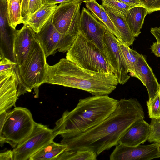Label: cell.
I'll return each instance as SVG.
<instances>
[{
  "label": "cell",
  "instance_id": "4fadbf2b",
  "mask_svg": "<svg viewBox=\"0 0 160 160\" xmlns=\"http://www.w3.org/2000/svg\"><path fill=\"white\" fill-rule=\"evenodd\" d=\"M13 54L16 67L26 59L37 36L34 31L26 24L20 29L13 30Z\"/></svg>",
  "mask_w": 160,
  "mask_h": 160
},
{
  "label": "cell",
  "instance_id": "cb8c5ba5",
  "mask_svg": "<svg viewBox=\"0 0 160 160\" xmlns=\"http://www.w3.org/2000/svg\"><path fill=\"white\" fill-rule=\"evenodd\" d=\"M102 5L106 6L117 14L125 17L129 10L133 7L115 0H101Z\"/></svg>",
  "mask_w": 160,
  "mask_h": 160
},
{
  "label": "cell",
  "instance_id": "4dcf8cb0",
  "mask_svg": "<svg viewBox=\"0 0 160 160\" xmlns=\"http://www.w3.org/2000/svg\"><path fill=\"white\" fill-rule=\"evenodd\" d=\"M43 5V0H29L28 17Z\"/></svg>",
  "mask_w": 160,
  "mask_h": 160
},
{
  "label": "cell",
  "instance_id": "f35d334b",
  "mask_svg": "<svg viewBox=\"0 0 160 160\" xmlns=\"http://www.w3.org/2000/svg\"><path fill=\"white\" fill-rule=\"evenodd\" d=\"M159 93L160 96V87H159Z\"/></svg>",
  "mask_w": 160,
  "mask_h": 160
},
{
  "label": "cell",
  "instance_id": "8fae6325",
  "mask_svg": "<svg viewBox=\"0 0 160 160\" xmlns=\"http://www.w3.org/2000/svg\"><path fill=\"white\" fill-rule=\"evenodd\" d=\"M80 24L81 30L95 43L110 63L109 55L104 42L107 29L106 27L84 7L81 13Z\"/></svg>",
  "mask_w": 160,
  "mask_h": 160
},
{
  "label": "cell",
  "instance_id": "7402d4cb",
  "mask_svg": "<svg viewBox=\"0 0 160 160\" xmlns=\"http://www.w3.org/2000/svg\"><path fill=\"white\" fill-rule=\"evenodd\" d=\"M98 155L90 150H65L56 160H96Z\"/></svg>",
  "mask_w": 160,
  "mask_h": 160
},
{
  "label": "cell",
  "instance_id": "ffe728a7",
  "mask_svg": "<svg viewBox=\"0 0 160 160\" xmlns=\"http://www.w3.org/2000/svg\"><path fill=\"white\" fill-rule=\"evenodd\" d=\"M67 148L66 145L52 141L32 155L29 160H56Z\"/></svg>",
  "mask_w": 160,
  "mask_h": 160
},
{
  "label": "cell",
  "instance_id": "83f0119b",
  "mask_svg": "<svg viewBox=\"0 0 160 160\" xmlns=\"http://www.w3.org/2000/svg\"><path fill=\"white\" fill-rule=\"evenodd\" d=\"M83 2L85 3L87 9L88 10L95 18L102 22L101 17V9L100 4L96 0H84Z\"/></svg>",
  "mask_w": 160,
  "mask_h": 160
},
{
  "label": "cell",
  "instance_id": "44dd1931",
  "mask_svg": "<svg viewBox=\"0 0 160 160\" xmlns=\"http://www.w3.org/2000/svg\"><path fill=\"white\" fill-rule=\"evenodd\" d=\"M7 13L8 25L11 29L15 30L18 25L24 24L25 21L22 14L20 0L7 1Z\"/></svg>",
  "mask_w": 160,
  "mask_h": 160
},
{
  "label": "cell",
  "instance_id": "ba28073f",
  "mask_svg": "<svg viewBox=\"0 0 160 160\" xmlns=\"http://www.w3.org/2000/svg\"><path fill=\"white\" fill-rule=\"evenodd\" d=\"M56 136L52 129L36 122L31 133L14 148V160H29L42 147L53 141Z\"/></svg>",
  "mask_w": 160,
  "mask_h": 160
},
{
  "label": "cell",
  "instance_id": "3957f363",
  "mask_svg": "<svg viewBox=\"0 0 160 160\" xmlns=\"http://www.w3.org/2000/svg\"><path fill=\"white\" fill-rule=\"evenodd\" d=\"M118 101L108 95L79 99L73 109L66 110L57 121L52 129L54 135H72L85 131L109 117L116 109Z\"/></svg>",
  "mask_w": 160,
  "mask_h": 160
},
{
  "label": "cell",
  "instance_id": "7a4b0ae2",
  "mask_svg": "<svg viewBox=\"0 0 160 160\" xmlns=\"http://www.w3.org/2000/svg\"><path fill=\"white\" fill-rule=\"evenodd\" d=\"M45 83L84 90L92 96L108 95L118 84L113 73L85 69L66 58L52 66L47 63Z\"/></svg>",
  "mask_w": 160,
  "mask_h": 160
},
{
  "label": "cell",
  "instance_id": "8992f818",
  "mask_svg": "<svg viewBox=\"0 0 160 160\" xmlns=\"http://www.w3.org/2000/svg\"><path fill=\"white\" fill-rule=\"evenodd\" d=\"M36 122L30 111L26 108L15 107L7 112L3 125L0 129V143H5L14 148L32 132Z\"/></svg>",
  "mask_w": 160,
  "mask_h": 160
},
{
  "label": "cell",
  "instance_id": "d6986e66",
  "mask_svg": "<svg viewBox=\"0 0 160 160\" xmlns=\"http://www.w3.org/2000/svg\"><path fill=\"white\" fill-rule=\"evenodd\" d=\"M103 6L120 32L123 43L128 47L132 45L135 37L130 30L126 22L125 17L117 14L106 6Z\"/></svg>",
  "mask_w": 160,
  "mask_h": 160
},
{
  "label": "cell",
  "instance_id": "52a82bcc",
  "mask_svg": "<svg viewBox=\"0 0 160 160\" xmlns=\"http://www.w3.org/2000/svg\"><path fill=\"white\" fill-rule=\"evenodd\" d=\"M83 0H73L58 5L52 17V23L60 33L78 34L81 30L80 8Z\"/></svg>",
  "mask_w": 160,
  "mask_h": 160
},
{
  "label": "cell",
  "instance_id": "9c48e42d",
  "mask_svg": "<svg viewBox=\"0 0 160 160\" xmlns=\"http://www.w3.org/2000/svg\"><path fill=\"white\" fill-rule=\"evenodd\" d=\"M78 35H68L59 32L52 23V17L39 32L36 33L46 58L54 55L57 51L67 52Z\"/></svg>",
  "mask_w": 160,
  "mask_h": 160
},
{
  "label": "cell",
  "instance_id": "74e56055",
  "mask_svg": "<svg viewBox=\"0 0 160 160\" xmlns=\"http://www.w3.org/2000/svg\"><path fill=\"white\" fill-rule=\"evenodd\" d=\"M159 143V147L158 148L159 149V157L160 158V142Z\"/></svg>",
  "mask_w": 160,
  "mask_h": 160
},
{
  "label": "cell",
  "instance_id": "60d3db41",
  "mask_svg": "<svg viewBox=\"0 0 160 160\" xmlns=\"http://www.w3.org/2000/svg\"><path fill=\"white\" fill-rule=\"evenodd\" d=\"M115 0V1H118V0Z\"/></svg>",
  "mask_w": 160,
  "mask_h": 160
},
{
  "label": "cell",
  "instance_id": "d590c367",
  "mask_svg": "<svg viewBox=\"0 0 160 160\" xmlns=\"http://www.w3.org/2000/svg\"><path fill=\"white\" fill-rule=\"evenodd\" d=\"M73 0H43V4L57 5L58 3L70 2Z\"/></svg>",
  "mask_w": 160,
  "mask_h": 160
},
{
  "label": "cell",
  "instance_id": "2e32d148",
  "mask_svg": "<svg viewBox=\"0 0 160 160\" xmlns=\"http://www.w3.org/2000/svg\"><path fill=\"white\" fill-rule=\"evenodd\" d=\"M150 132V126L144 119L135 122L120 138L119 144L135 147L143 144L148 140Z\"/></svg>",
  "mask_w": 160,
  "mask_h": 160
},
{
  "label": "cell",
  "instance_id": "d6a6232c",
  "mask_svg": "<svg viewBox=\"0 0 160 160\" xmlns=\"http://www.w3.org/2000/svg\"><path fill=\"white\" fill-rule=\"evenodd\" d=\"M0 160H14L13 150H8L1 152Z\"/></svg>",
  "mask_w": 160,
  "mask_h": 160
},
{
  "label": "cell",
  "instance_id": "d4e9b609",
  "mask_svg": "<svg viewBox=\"0 0 160 160\" xmlns=\"http://www.w3.org/2000/svg\"><path fill=\"white\" fill-rule=\"evenodd\" d=\"M100 6L101 9V15L102 23L109 32L116 37L118 40L122 43L120 32L109 17L104 8L102 5H100Z\"/></svg>",
  "mask_w": 160,
  "mask_h": 160
},
{
  "label": "cell",
  "instance_id": "603a6c76",
  "mask_svg": "<svg viewBox=\"0 0 160 160\" xmlns=\"http://www.w3.org/2000/svg\"><path fill=\"white\" fill-rule=\"evenodd\" d=\"M118 42L128 68V72L130 73V75L132 77H135V66L140 54L118 40Z\"/></svg>",
  "mask_w": 160,
  "mask_h": 160
},
{
  "label": "cell",
  "instance_id": "5b68a950",
  "mask_svg": "<svg viewBox=\"0 0 160 160\" xmlns=\"http://www.w3.org/2000/svg\"><path fill=\"white\" fill-rule=\"evenodd\" d=\"M66 58L85 69L101 72H114L109 62L99 48L81 29L67 52Z\"/></svg>",
  "mask_w": 160,
  "mask_h": 160
},
{
  "label": "cell",
  "instance_id": "ac0fdd59",
  "mask_svg": "<svg viewBox=\"0 0 160 160\" xmlns=\"http://www.w3.org/2000/svg\"><path fill=\"white\" fill-rule=\"evenodd\" d=\"M148 14L147 9L142 6L131 8L128 11L125 19L132 33L137 37L141 33L144 19Z\"/></svg>",
  "mask_w": 160,
  "mask_h": 160
},
{
  "label": "cell",
  "instance_id": "8d00e7d4",
  "mask_svg": "<svg viewBox=\"0 0 160 160\" xmlns=\"http://www.w3.org/2000/svg\"><path fill=\"white\" fill-rule=\"evenodd\" d=\"M151 33L155 38L157 42H160V29L156 27L152 28L150 29Z\"/></svg>",
  "mask_w": 160,
  "mask_h": 160
},
{
  "label": "cell",
  "instance_id": "9a60e30c",
  "mask_svg": "<svg viewBox=\"0 0 160 160\" xmlns=\"http://www.w3.org/2000/svg\"><path fill=\"white\" fill-rule=\"evenodd\" d=\"M134 69L135 78L140 80L146 88L148 94V100H152L159 92L160 84L151 68L148 63L145 56L140 54Z\"/></svg>",
  "mask_w": 160,
  "mask_h": 160
},
{
  "label": "cell",
  "instance_id": "5bb4252c",
  "mask_svg": "<svg viewBox=\"0 0 160 160\" xmlns=\"http://www.w3.org/2000/svg\"><path fill=\"white\" fill-rule=\"evenodd\" d=\"M18 84L15 69L0 74V113L15 107Z\"/></svg>",
  "mask_w": 160,
  "mask_h": 160
},
{
  "label": "cell",
  "instance_id": "ab89813d",
  "mask_svg": "<svg viewBox=\"0 0 160 160\" xmlns=\"http://www.w3.org/2000/svg\"><path fill=\"white\" fill-rule=\"evenodd\" d=\"M22 0H20V2H21V4H22Z\"/></svg>",
  "mask_w": 160,
  "mask_h": 160
},
{
  "label": "cell",
  "instance_id": "6da1fadb",
  "mask_svg": "<svg viewBox=\"0 0 160 160\" xmlns=\"http://www.w3.org/2000/svg\"><path fill=\"white\" fill-rule=\"evenodd\" d=\"M144 118L143 108L137 99H121L115 110L104 120L79 133L62 136L60 143L67 146L66 150H90L98 156L118 144L128 129Z\"/></svg>",
  "mask_w": 160,
  "mask_h": 160
},
{
  "label": "cell",
  "instance_id": "f1b7e54d",
  "mask_svg": "<svg viewBox=\"0 0 160 160\" xmlns=\"http://www.w3.org/2000/svg\"><path fill=\"white\" fill-rule=\"evenodd\" d=\"M0 74L15 69L16 63L5 57L0 58Z\"/></svg>",
  "mask_w": 160,
  "mask_h": 160
},
{
  "label": "cell",
  "instance_id": "b9f144b4",
  "mask_svg": "<svg viewBox=\"0 0 160 160\" xmlns=\"http://www.w3.org/2000/svg\"><path fill=\"white\" fill-rule=\"evenodd\" d=\"M7 1H9V0H6Z\"/></svg>",
  "mask_w": 160,
  "mask_h": 160
},
{
  "label": "cell",
  "instance_id": "e0dca14e",
  "mask_svg": "<svg viewBox=\"0 0 160 160\" xmlns=\"http://www.w3.org/2000/svg\"><path fill=\"white\" fill-rule=\"evenodd\" d=\"M57 6L44 5L26 18L24 24H27L36 33H38L52 17Z\"/></svg>",
  "mask_w": 160,
  "mask_h": 160
},
{
  "label": "cell",
  "instance_id": "484cf974",
  "mask_svg": "<svg viewBox=\"0 0 160 160\" xmlns=\"http://www.w3.org/2000/svg\"><path fill=\"white\" fill-rule=\"evenodd\" d=\"M146 104L149 118H160V96L159 92L152 100L147 101Z\"/></svg>",
  "mask_w": 160,
  "mask_h": 160
},
{
  "label": "cell",
  "instance_id": "1f68e13d",
  "mask_svg": "<svg viewBox=\"0 0 160 160\" xmlns=\"http://www.w3.org/2000/svg\"><path fill=\"white\" fill-rule=\"evenodd\" d=\"M29 0H22L21 4V11L22 17L25 20L28 16Z\"/></svg>",
  "mask_w": 160,
  "mask_h": 160
},
{
  "label": "cell",
  "instance_id": "277c9868",
  "mask_svg": "<svg viewBox=\"0 0 160 160\" xmlns=\"http://www.w3.org/2000/svg\"><path fill=\"white\" fill-rule=\"evenodd\" d=\"M47 63L45 52L37 37L26 59L15 69L19 82L18 97L33 88L38 90L45 83Z\"/></svg>",
  "mask_w": 160,
  "mask_h": 160
},
{
  "label": "cell",
  "instance_id": "7c38bea8",
  "mask_svg": "<svg viewBox=\"0 0 160 160\" xmlns=\"http://www.w3.org/2000/svg\"><path fill=\"white\" fill-rule=\"evenodd\" d=\"M159 143L130 147L119 144L109 156L110 160H150L159 158Z\"/></svg>",
  "mask_w": 160,
  "mask_h": 160
},
{
  "label": "cell",
  "instance_id": "7bdbcfd3",
  "mask_svg": "<svg viewBox=\"0 0 160 160\" xmlns=\"http://www.w3.org/2000/svg\"><path fill=\"white\" fill-rule=\"evenodd\" d=\"M159 29H160V27H159Z\"/></svg>",
  "mask_w": 160,
  "mask_h": 160
},
{
  "label": "cell",
  "instance_id": "836d02e7",
  "mask_svg": "<svg viewBox=\"0 0 160 160\" xmlns=\"http://www.w3.org/2000/svg\"><path fill=\"white\" fill-rule=\"evenodd\" d=\"M150 48L152 52L156 56L160 57V42L157 41L153 42Z\"/></svg>",
  "mask_w": 160,
  "mask_h": 160
},
{
  "label": "cell",
  "instance_id": "e575fe53",
  "mask_svg": "<svg viewBox=\"0 0 160 160\" xmlns=\"http://www.w3.org/2000/svg\"><path fill=\"white\" fill-rule=\"evenodd\" d=\"M118 1L133 7L137 6H142L140 0H118Z\"/></svg>",
  "mask_w": 160,
  "mask_h": 160
},
{
  "label": "cell",
  "instance_id": "f546056e",
  "mask_svg": "<svg viewBox=\"0 0 160 160\" xmlns=\"http://www.w3.org/2000/svg\"><path fill=\"white\" fill-rule=\"evenodd\" d=\"M142 5L148 10V14L160 11V0H140Z\"/></svg>",
  "mask_w": 160,
  "mask_h": 160
},
{
  "label": "cell",
  "instance_id": "30bf717a",
  "mask_svg": "<svg viewBox=\"0 0 160 160\" xmlns=\"http://www.w3.org/2000/svg\"><path fill=\"white\" fill-rule=\"evenodd\" d=\"M109 58L110 63L118 84L123 85L129 80L128 68L118 45V39L107 28L104 38Z\"/></svg>",
  "mask_w": 160,
  "mask_h": 160
},
{
  "label": "cell",
  "instance_id": "4316f807",
  "mask_svg": "<svg viewBox=\"0 0 160 160\" xmlns=\"http://www.w3.org/2000/svg\"><path fill=\"white\" fill-rule=\"evenodd\" d=\"M150 133L148 140L150 142H160V118L151 119Z\"/></svg>",
  "mask_w": 160,
  "mask_h": 160
}]
</instances>
